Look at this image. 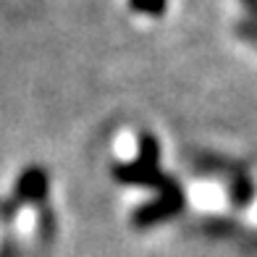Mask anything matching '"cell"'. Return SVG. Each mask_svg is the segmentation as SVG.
Here are the masks:
<instances>
[{"mask_svg":"<svg viewBox=\"0 0 257 257\" xmlns=\"http://www.w3.org/2000/svg\"><path fill=\"white\" fill-rule=\"evenodd\" d=\"M113 179L123 184V186H139V189H155L158 194H168V192H179L181 186L176 179H171L168 173H163L160 166H145L139 160L132 163H113Z\"/></svg>","mask_w":257,"mask_h":257,"instance_id":"cell-1","label":"cell"},{"mask_svg":"<svg viewBox=\"0 0 257 257\" xmlns=\"http://www.w3.org/2000/svg\"><path fill=\"white\" fill-rule=\"evenodd\" d=\"M186 207V194L179 192H168V194H155L153 200L142 202L139 207H134L132 213V226L137 231H147L158 223H166V220H173L179 213H184Z\"/></svg>","mask_w":257,"mask_h":257,"instance_id":"cell-2","label":"cell"},{"mask_svg":"<svg viewBox=\"0 0 257 257\" xmlns=\"http://www.w3.org/2000/svg\"><path fill=\"white\" fill-rule=\"evenodd\" d=\"M160 155H163L160 142H158V139L150 134V132H142V134L137 137V160H139V163H145V166H155V168H158Z\"/></svg>","mask_w":257,"mask_h":257,"instance_id":"cell-5","label":"cell"},{"mask_svg":"<svg viewBox=\"0 0 257 257\" xmlns=\"http://www.w3.org/2000/svg\"><path fill=\"white\" fill-rule=\"evenodd\" d=\"M166 6L168 0H128V8L134 14H145V16H163Z\"/></svg>","mask_w":257,"mask_h":257,"instance_id":"cell-6","label":"cell"},{"mask_svg":"<svg viewBox=\"0 0 257 257\" xmlns=\"http://www.w3.org/2000/svg\"><path fill=\"white\" fill-rule=\"evenodd\" d=\"M16 202L19 205H42L50 194V176L42 166H29L16 179Z\"/></svg>","mask_w":257,"mask_h":257,"instance_id":"cell-3","label":"cell"},{"mask_svg":"<svg viewBox=\"0 0 257 257\" xmlns=\"http://www.w3.org/2000/svg\"><path fill=\"white\" fill-rule=\"evenodd\" d=\"M241 6L247 8V14L252 16V24H257V0H241Z\"/></svg>","mask_w":257,"mask_h":257,"instance_id":"cell-8","label":"cell"},{"mask_svg":"<svg viewBox=\"0 0 257 257\" xmlns=\"http://www.w3.org/2000/svg\"><path fill=\"white\" fill-rule=\"evenodd\" d=\"M228 200L236 207H247L254 200V181L247 176V171L231 176V181H228Z\"/></svg>","mask_w":257,"mask_h":257,"instance_id":"cell-4","label":"cell"},{"mask_svg":"<svg viewBox=\"0 0 257 257\" xmlns=\"http://www.w3.org/2000/svg\"><path fill=\"white\" fill-rule=\"evenodd\" d=\"M207 231H215V233H228L231 228H236V223L233 220H220V218H213V220H207Z\"/></svg>","mask_w":257,"mask_h":257,"instance_id":"cell-7","label":"cell"}]
</instances>
